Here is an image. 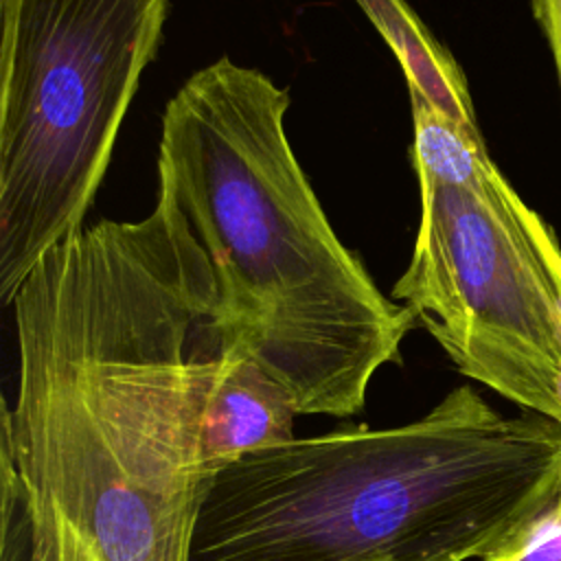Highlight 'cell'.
Here are the masks:
<instances>
[{"instance_id": "1", "label": "cell", "mask_w": 561, "mask_h": 561, "mask_svg": "<svg viewBox=\"0 0 561 561\" xmlns=\"http://www.w3.org/2000/svg\"><path fill=\"white\" fill-rule=\"evenodd\" d=\"M15 403L0 399V493L28 561H191L204 495L197 425L226 309L167 193L50 248L13 300Z\"/></svg>"}, {"instance_id": "2", "label": "cell", "mask_w": 561, "mask_h": 561, "mask_svg": "<svg viewBox=\"0 0 561 561\" xmlns=\"http://www.w3.org/2000/svg\"><path fill=\"white\" fill-rule=\"evenodd\" d=\"M287 88L221 57L171 96L160 191L208 254L234 344L298 414L364 410L386 364H401L414 313L388 298L337 239L285 131Z\"/></svg>"}, {"instance_id": "3", "label": "cell", "mask_w": 561, "mask_h": 561, "mask_svg": "<svg viewBox=\"0 0 561 561\" xmlns=\"http://www.w3.org/2000/svg\"><path fill=\"white\" fill-rule=\"evenodd\" d=\"M561 491V423L471 386L405 425L294 438L219 471L191 561H469Z\"/></svg>"}, {"instance_id": "4", "label": "cell", "mask_w": 561, "mask_h": 561, "mask_svg": "<svg viewBox=\"0 0 561 561\" xmlns=\"http://www.w3.org/2000/svg\"><path fill=\"white\" fill-rule=\"evenodd\" d=\"M421 217L390 298L469 379L561 423V245L469 131L410 94Z\"/></svg>"}, {"instance_id": "5", "label": "cell", "mask_w": 561, "mask_h": 561, "mask_svg": "<svg viewBox=\"0 0 561 561\" xmlns=\"http://www.w3.org/2000/svg\"><path fill=\"white\" fill-rule=\"evenodd\" d=\"M169 0H0V300L83 228Z\"/></svg>"}, {"instance_id": "6", "label": "cell", "mask_w": 561, "mask_h": 561, "mask_svg": "<svg viewBox=\"0 0 561 561\" xmlns=\"http://www.w3.org/2000/svg\"><path fill=\"white\" fill-rule=\"evenodd\" d=\"M296 408L228 333L215 359L197 425V462L208 478L248 454L294 440Z\"/></svg>"}, {"instance_id": "7", "label": "cell", "mask_w": 561, "mask_h": 561, "mask_svg": "<svg viewBox=\"0 0 561 561\" xmlns=\"http://www.w3.org/2000/svg\"><path fill=\"white\" fill-rule=\"evenodd\" d=\"M394 50L410 94L469 131H480L467 77L408 0H355Z\"/></svg>"}, {"instance_id": "8", "label": "cell", "mask_w": 561, "mask_h": 561, "mask_svg": "<svg viewBox=\"0 0 561 561\" xmlns=\"http://www.w3.org/2000/svg\"><path fill=\"white\" fill-rule=\"evenodd\" d=\"M482 561H561V491Z\"/></svg>"}, {"instance_id": "9", "label": "cell", "mask_w": 561, "mask_h": 561, "mask_svg": "<svg viewBox=\"0 0 561 561\" xmlns=\"http://www.w3.org/2000/svg\"><path fill=\"white\" fill-rule=\"evenodd\" d=\"M530 9L552 53L561 88V0H530Z\"/></svg>"}]
</instances>
